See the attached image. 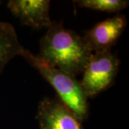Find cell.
<instances>
[{
    "label": "cell",
    "instance_id": "obj_6",
    "mask_svg": "<svg viewBox=\"0 0 129 129\" xmlns=\"http://www.w3.org/2000/svg\"><path fill=\"white\" fill-rule=\"evenodd\" d=\"M50 7L49 0H10L7 3V8L20 23L36 29H47L54 23Z\"/></svg>",
    "mask_w": 129,
    "mask_h": 129
},
{
    "label": "cell",
    "instance_id": "obj_2",
    "mask_svg": "<svg viewBox=\"0 0 129 129\" xmlns=\"http://www.w3.org/2000/svg\"><path fill=\"white\" fill-rule=\"evenodd\" d=\"M22 57L55 89L59 100L67 106L82 123L89 115L88 99L76 78L53 67L29 50L24 49Z\"/></svg>",
    "mask_w": 129,
    "mask_h": 129
},
{
    "label": "cell",
    "instance_id": "obj_7",
    "mask_svg": "<svg viewBox=\"0 0 129 129\" xmlns=\"http://www.w3.org/2000/svg\"><path fill=\"white\" fill-rule=\"evenodd\" d=\"M24 49L13 25L0 22V74L10 60L21 56Z\"/></svg>",
    "mask_w": 129,
    "mask_h": 129
},
{
    "label": "cell",
    "instance_id": "obj_9",
    "mask_svg": "<svg viewBox=\"0 0 129 129\" xmlns=\"http://www.w3.org/2000/svg\"><path fill=\"white\" fill-rule=\"evenodd\" d=\"M1 3H2V2H1V1H0V5H1Z\"/></svg>",
    "mask_w": 129,
    "mask_h": 129
},
{
    "label": "cell",
    "instance_id": "obj_1",
    "mask_svg": "<svg viewBox=\"0 0 129 129\" xmlns=\"http://www.w3.org/2000/svg\"><path fill=\"white\" fill-rule=\"evenodd\" d=\"M92 51L83 36L54 21L40 40L38 57L60 70L76 78L83 73Z\"/></svg>",
    "mask_w": 129,
    "mask_h": 129
},
{
    "label": "cell",
    "instance_id": "obj_4",
    "mask_svg": "<svg viewBox=\"0 0 129 129\" xmlns=\"http://www.w3.org/2000/svg\"><path fill=\"white\" fill-rule=\"evenodd\" d=\"M36 119L40 129H83L82 122L59 99L45 97L39 103Z\"/></svg>",
    "mask_w": 129,
    "mask_h": 129
},
{
    "label": "cell",
    "instance_id": "obj_5",
    "mask_svg": "<svg viewBox=\"0 0 129 129\" xmlns=\"http://www.w3.org/2000/svg\"><path fill=\"white\" fill-rule=\"evenodd\" d=\"M127 26V18L117 14L95 24L83 36L92 52L110 50Z\"/></svg>",
    "mask_w": 129,
    "mask_h": 129
},
{
    "label": "cell",
    "instance_id": "obj_8",
    "mask_svg": "<svg viewBox=\"0 0 129 129\" xmlns=\"http://www.w3.org/2000/svg\"><path fill=\"white\" fill-rule=\"evenodd\" d=\"M74 3L81 8L110 13L119 12L129 5L128 1L125 0H77Z\"/></svg>",
    "mask_w": 129,
    "mask_h": 129
},
{
    "label": "cell",
    "instance_id": "obj_3",
    "mask_svg": "<svg viewBox=\"0 0 129 129\" xmlns=\"http://www.w3.org/2000/svg\"><path fill=\"white\" fill-rule=\"evenodd\" d=\"M120 63L111 50L93 52L79 81L88 99L98 96L114 84Z\"/></svg>",
    "mask_w": 129,
    "mask_h": 129
}]
</instances>
